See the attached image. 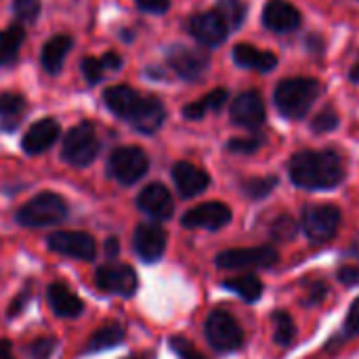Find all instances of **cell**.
<instances>
[{
	"label": "cell",
	"instance_id": "cell-11",
	"mask_svg": "<svg viewBox=\"0 0 359 359\" xmlns=\"http://www.w3.org/2000/svg\"><path fill=\"white\" fill-rule=\"evenodd\" d=\"M97 286L105 292L111 294H122V297H133L139 280L137 273L130 265L126 263H109L97 269Z\"/></svg>",
	"mask_w": 359,
	"mask_h": 359
},
{
	"label": "cell",
	"instance_id": "cell-35",
	"mask_svg": "<svg viewBox=\"0 0 359 359\" xmlns=\"http://www.w3.org/2000/svg\"><path fill=\"white\" fill-rule=\"evenodd\" d=\"M80 69H82L84 80H86L90 86L99 84V82L103 80V74H105V67H103L101 59H95V57H84Z\"/></svg>",
	"mask_w": 359,
	"mask_h": 359
},
{
	"label": "cell",
	"instance_id": "cell-14",
	"mask_svg": "<svg viewBox=\"0 0 359 359\" xmlns=\"http://www.w3.org/2000/svg\"><path fill=\"white\" fill-rule=\"evenodd\" d=\"M133 248L145 263H156L166 250V231L156 223H143L135 229Z\"/></svg>",
	"mask_w": 359,
	"mask_h": 359
},
{
	"label": "cell",
	"instance_id": "cell-3",
	"mask_svg": "<svg viewBox=\"0 0 359 359\" xmlns=\"http://www.w3.org/2000/svg\"><path fill=\"white\" fill-rule=\"evenodd\" d=\"M65 217H67L65 200L59 194L42 191L17 212V223L23 227H48L61 223Z\"/></svg>",
	"mask_w": 359,
	"mask_h": 359
},
{
	"label": "cell",
	"instance_id": "cell-32",
	"mask_svg": "<svg viewBox=\"0 0 359 359\" xmlns=\"http://www.w3.org/2000/svg\"><path fill=\"white\" fill-rule=\"evenodd\" d=\"M278 177H252L242 183V191L250 200H263L278 187Z\"/></svg>",
	"mask_w": 359,
	"mask_h": 359
},
{
	"label": "cell",
	"instance_id": "cell-2",
	"mask_svg": "<svg viewBox=\"0 0 359 359\" xmlns=\"http://www.w3.org/2000/svg\"><path fill=\"white\" fill-rule=\"evenodd\" d=\"M320 93H322V84L316 78H286L278 84L273 93V101L284 118L301 120L309 114Z\"/></svg>",
	"mask_w": 359,
	"mask_h": 359
},
{
	"label": "cell",
	"instance_id": "cell-42",
	"mask_svg": "<svg viewBox=\"0 0 359 359\" xmlns=\"http://www.w3.org/2000/svg\"><path fill=\"white\" fill-rule=\"evenodd\" d=\"M339 282L345 286H358L359 284V267L358 265H345L339 269Z\"/></svg>",
	"mask_w": 359,
	"mask_h": 359
},
{
	"label": "cell",
	"instance_id": "cell-38",
	"mask_svg": "<svg viewBox=\"0 0 359 359\" xmlns=\"http://www.w3.org/2000/svg\"><path fill=\"white\" fill-rule=\"evenodd\" d=\"M170 347L179 355V359H204V355L183 337H172L170 339Z\"/></svg>",
	"mask_w": 359,
	"mask_h": 359
},
{
	"label": "cell",
	"instance_id": "cell-23",
	"mask_svg": "<svg viewBox=\"0 0 359 359\" xmlns=\"http://www.w3.org/2000/svg\"><path fill=\"white\" fill-rule=\"evenodd\" d=\"M139 97L141 95L137 90H133L130 86H109L103 93V99H105V105L109 107V111L124 120H128V116L133 114Z\"/></svg>",
	"mask_w": 359,
	"mask_h": 359
},
{
	"label": "cell",
	"instance_id": "cell-41",
	"mask_svg": "<svg viewBox=\"0 0 359 359\" xmlns=\"http://www.w3.org/2000/svg\"><path fill=\"white\" fill-rule=\"evenodd\" d=\"M137 6L145 13H154V15H162L168 11L170 0H137Z\"/></svg>",
	"mask_w": 359,
	"mask_h": 359
},
{
	"label": "cell",
	"instance_id": "cell-45",
	"mask_svg": "<svg viewBox=\"0 0 359 359\" xmlns=\"http://www.w3.org/2000/svg\"><path fill=\"white\" fill-rule=\"evenodd\" d=\"M118 250H120L118 240H116V238H109V240H107V244H105V252H107V257H109V259H114V257L118 255Z\"/></svg>",
	"mask_w": 359,
	"mask_h": 359
},
{
	"label": "cell",
	"instance_id": "cell-22",
	"mask_svg": "<svg viewBox=\"0 0 359 359\" xmlns=\"http://www.w3.org/2000/svg\"><path fill=\"white\" fill-rule=\"evenodd\" d=\"M233 61L242 67L257 72H271L278 65V57L269 50H259L252 44H236Z\"/></svg>",
	"mask_w": 359,
	"mask_h": 359
},
{
	"label": "cell",
	"instance_id": "cell-5",
	"mask_svg": "<svg viewBox=\"0 0 359 359\" xmlns=\"http://www.w3.org/2000/svg\"><path fill=\"white\" fill-rule=\"evenodd\" d=\"M204 332H206V341L210 343V347L223 353L238 351L244 345V332L240 324L236 322L231 313L223 309H217L208 316Z\"/></svg>",
	"mask_w": 359,
	"mask_h": 359
},
{
	"label": "cell",
	"instance_id": "cell-46",
	"mask_svg": "<svg viewBox=\"0 0 359 359\" xmlns=\"http://www.w3.org/2000/svg\"><path fill=\"white\" fill-rule=\"evenodd\" d=\"M0 359H13V355H11V343L8 341H0Z\"/></svg>",
	"mask_w": 359,
	"mask_h": 359
},
{
	"label": "cell",
	"instance_id": "cell-40",
	"mask_svg": "<svg viewBox=\"0 0 359 359\" xmlns=\"http://www.w3.org/2000/svg\"><path fill=\"white\" fill-rule=\"evenodd\" d=\"M326 294H328V286L324 284V282H311V286L307 288V297L303 299V305H320L324 299H326Z\"/></svg>",
	"mask_w": 359,
	"mask_h": 359
},
{
	"label": "cell",
	"instance_id": "cell-28",
	"mask_svg": "<svg viewBox=\"0 0 359 359\" xmlns=\"http://www.w3.org/2000/svg\"><path fill=\"white\" fill-rule=\"evenodd\" d=\"M223 286L227 290H231L233 294H238L240 299H244L246 303H255L263 297V282L257 278V276H238V278H231L227 282H223Z\"/></svg>",
	"mask_w": 359,
	"mask_h": 359
},
{
	"label": "cell",
	"instance_id": "cell-13",
	"mask_svg": "<svg viewBox=\"0 0 359 359\" xmlns=\"http://www.w3.org/2000/svg\"><path fill=\"white\" fill-rule=\"evenodd\" d=\"M189 32L200 44L219 46V44H223L227 40L231 29L227 27L225 19L217 11H206V13L194 15L189 19Z\"/></svg>",
	"mask_w": 359,
	"mask_h": 359
},
{
	"label": "cell",
	"instance_id": "cell-1",
	"mask_svg": "<svg viewBox=\"0 0 359 359\" xmlns=\"http://www.w3.org/2000/svg\"><path fill=\"white\" fill-rule=\"evenodd\" d=\"M290 181L309 191L334 189L345 179L343 160L332 149H303L290 158Z\"/></svg>",
	"mask_w": 359,
	"mask_h": 359
},
{
	"label": "cell",
	"instance_id": "cell-30",
	"mask_svg": "<svg viewBox=\"0 0 359 359\" xmlns=\"http://www.w3.org/2000/svg\"><path fill=\"white\" fill-rule=\"evenodd\" d=\"M215 11L225 19L229 29H238L246 19V2L244 0H219Z\"/></svg>",
	"mask_w": 359,
	"mask_h": 359
},
{
	"label": "cell",
	"instance_id": "cell-15",
	"mask_svg": "<svg viewBox=\"0 0 359 359\" xmlns=\"http://www.w3.org/2000/svg\"><path fill=\"white\" fill-rule=\"evenodd\" d=\"M231 120L242 128H259L265 122V101L261 93H240L231 103Z\"/></svg>",
	"mask_w": 359,
	"mask_h": 359
},
{
	"label": "cell",
	"instance_id": "cell-29",
	"mask_svg": "<svg viewBox=\"0 0 359 359\" xmlns=\"http://www.w3.org/2000/svg\"><path fill=\"white\" fill-rule=\"evenodd\" d=\"M225 101H227V90H225V88H217V90L208 93L204 99L185 105V107H183V116H185L187 120H200V118L206 116V111H210V109H212V111L221 109V107L225 105Z\"/></svg>",
	"mask_w": 359,
	"mask_h": 359
},
{
	"label": "cell",
	"instance_id": "cell-12",
	"mask_svg": "<svg viewBox=\"0 0 359 359\" xmlns=\"http://www.w3.org/2000/svg\"><path fill=\"white\" fill-rule=\"evenodd\" d=\"M231 223V208L223 202H204L187 210L181 225L187 229H221Z\"/></svg>",
	"mask_w": 359,
	"mask_h": 359
},
{
	"label": "cell",
	"instance_id": "cell-4",
	"mask_svg": "<svg viewBox=\"0 0 359 359\" xmlns=\"http://www.w3.org/2000/svg\"><path fill=\"white\" fill-rule=\"evenodd\" d=\"M149 168L147 154L137 145L118 147L107 162V172L114 181L122 185H135Z\"/></svg>",
	"mask_w": 359,
	"mask_h": 359
},
{
	"label": "cell",
	"instance_id": "cell-39",
	"mask_svg": "<svg viewBox=\"0 0 359 359\" xmlns=\"http://www.w3.org/2000/svg\"><path fill=\"white\" fill-rule=\"evenodd\" d=\"M55 347H57L55 339H38L27 347V355L29 359H48L55 351Z\"/></svg>",
	"mask_w": 359,
	"mask_h": 359
},
{
	"label": "cell",
	"instance_id": "cell-21",
	"mask_svg": "<svg viewBox=\"0 0 359 359\" xmlns=\"http://www.w3.org/2000/svg\"><path fill=\"white\" fill-rule=\"evenodd\" d=\"M48 305L59 318H78L84 311V303L65 286V284H50L46 290Z\"/></svg>",
	"mask_w": 359,
	"mask_h": 359
},
{
	"label": "cell",
	"instance_id": "cell-10",
	"mask_svg": "<svg viewBox=\"0 0 359 359\" xmlns=\"http://www.w3.org/2000/svg\"><path fill=\"white\" fill-rule=\"evenodd\" d=\"M48 248L57 255H65L78 261H93L97 257L95 240L84 231H55L46 240Z\"/></svg>",
	"mask_w": 359,
	"mask_h": 359
},
{
	"label": "cell",
	"instance_id": "cell-48",
	"mask_svg": "<svg viewBox=\"0 0 359 359\" xmlns=\"http://www.w3.org/2000/svg\"><path fill=\"white\" fill-rule=\"evenodd\" d=\"M130 359H141V358H130Z\"/></svg>",
	"mask_w": 359,
	"mask_h": 359
},
{
	"label": "cell",
	"instance_id": "cell-7",
	"mask_svg": "<svg viewBox=\"0 0 359 359\" xmlns=\"http://www.w3.org/2000/svg\"><path fill=\"white\" fill-rule=\"evenodd\" d=\"M341 225V210L332 204H316L303 210V229L311 244H326Z\"/></svg>",
	"mask_w": 359,
	"mask_h": 359
},
{
	"label": "cell",
	"instance_id": "cell-8",
	"mask_svg": "<svg viewBox=\"0 0 359 359\" xmlns=\"http://www.w3.org/2000/svg\"><path fill=\"white\" fill-rule=\"evenodd\" d=\"M280 261L278 250L271 246L257 248H231L217 255V267L221 269H255V267H271Z\"/></svg>",
	"mask_w": 359,
	"mask_h": 359
},
{
	"label": "cell",
	"instance_id": "cell-31",
	"mask_svg": "<svg viewBox=\"0 0 359 359\" xmlns=\"http://www.w3.org/2000/svg\"><path fill=\"white\" fill-rule=\"evenodd\" d=\"M271 320H273V341L282 347L292 345V341L297 337V328H294L292 318L286 311H276L271 316Z\"/></svg>",
	"mask_w": 359,
	"mask_h": 359
},
{
	"label": "cell",
	"instance_id": "cell-19",
	"mask_svg": "<svg viewBox=\"0 0 359 359\" xmlns=\"http://www.w3.org/2000/svg\"><path fill=\"white\" fill-rule=\"evenodd\" d=\"M59 124L53 120V118H42L38 120L36 124L29 126V130L23 135V141H21V147L25 154L29 156H38L42 151H46L59 137Z\"/></svg>",
	"mask_w": 359,
	"mask_h": 359
},
{
	"label": "cell",
	"instance_id": "cell-18",
	"mask_svg": "<svg viewBox=\"0 0 359 359\" xmlns=\"http://www.w3.org/2000/svg\"><path fill=\"white\" fill-rule=\"evenodd\" d=\"M263 23L271 32L286 34L301 25V13L288 0H269L263 11Z\"/></svg>",
	"mask_w": 359,
	"mask_h": 359
},
{
	"label": "cell",
	"instance_id": "cell-47",
	"mask_svg": "<svg viewBox=\"0 0 359 359\" xmlns=\"http://www.w3.org/2000/svg\"><path fill=\"white\" fill-rule=\"evenodd\" d=\"M349 78H351L353 82H358V84H359V63H358V65H353V69H351Z\"/></svg>",
	"mask_w": 359,
	"mask_h": 359
},
{
	"label": "cell",
	"instance_id": "cell-16",
	"mask_svg": "<svg viewBox=\"0 0 359 359\" xmlns=\"http://www.w3.org/2000/svg\"><path fill=\"white\" fill-rule=\"evenodd\" d=\"M164 118H166V109H164L160 99H156V97H139L133 114L128 116V122L141 135H151L164 124Z\"/></svg>",
	"mask_w": 359,
	"mask_h": 359
},
{
	"label": "cell",
	"instance_id": "cell-26",
	"mask_svg": "<svg viewBox=\"0 0 359 359\" xmlns=\"http://www.w3.org/2000/svg\"><path fill=\"white\" fill-rule=\"evenodd\" d=\"M23 38H25V32L17 23L0 32V67H8L17 61Z\"/></svg>",
	"mask_w": 359,
	"mask_h": 359
},
{
	"label": "cell",
	"instance_id": "cell-33",
	"mask_svg": "<svg viewBox=\"0 0 359 359\" xmlns=\"http://www.w3.org/2000/svg\"><path fill=\"white\" fill-rule=\"evenodd\" d=\"M337 126H339V114H337V109H332V107H324V109L311 120V128H313V133H318V135L330 133V130H334Z\"/></svg>",
	"mask_w": 359,
	"mask_h": 359
},
{
	"label": "cell",
	"instance_id": "cell-17",
	"mask_svg": "<svg viewBox=\"0 0 359 359\" xmlns=\"http://www.w3.org/2000/svg\"><path fill=\"white\" fill-rule=\"evenodd\" d=\"M137 206L141 212H145L147 217L156 219V221H166L172 217V196L170 191L162 185V183H151L147 187L141 189L139 198H137Z\"/></svg>",
	"mask_w": 359,
	"mask_h": 359
},
{
	"label": "cell",
	"instance_id": "cell-27",
	"mask_svg": "<svg viewBox=\"0 0 359 359\" xmlns=\"http://www.w3.org/2000/svg\"><path fill=\"white\" fill-rule=\"evenodd\" d=\"M126 337V330L120 326V324H109V326H103L99 328L90 339H88V345H86V353H97V351H105V349H111V347H118Z\"/></svg>",
	"mask_w": 359,
	"mask_h": 359
},
{
	"label": "cell",
	"instance_id": "cell-9",
	"mask_svg": "<svg viewBox=\"0 0 359 359\" xmlns=\"http://www.w3.org/2000/svg\"><path fill=\"white\" fill-rule=\"evenodd\" d=\"M166 59H168V65L183 80H198V78H202L206 74L208 65H210V57H208L206 50L183 46V44L170 46L168 53H166Z\"/></svg>",
	"mask_w": 359,
	"mask_h": 359
},
{
	"label": "cell",
	"instance_id": "cell-43",
	"mask_svg": "<svg viewBox=\"0 0 359 359\" xmlns=\"http://www.w3.org/2000/svg\"><path fill=\"white\" fill-rule=\"evenodd\" d=\"M345 328H347L349 334H359V299L353 301V305H351V309H349Z\"/></svg>",
	"mask_w": 359,
	"mask_h": 359
},
{
	"label": "cell",
	"instance_id": "cell-36",
	"mask_svg": "<svg viewBox=\"0 0 359 359\" xmlns=\"http://www.w3.org/2000/svg\"><path fill=\"white\" fill-rule=\"evenodd\" d=\"M13 11H15L17 19L32 23L40 15V0H15L13 2Z\"/></svg>",
	"mask_w": 359,
	"mask_h": 359
},
{
	"label": "cell",
	"instance_id": "cell-24",
	"mask_svg": "<svg viewBox=\"0 0 359 359\" xmlns=\"http://www.w3.org/2000/svg\"><path fill=\"white\" fill-rule=\"evenodd\" d=\"M72 48V38L69 36H55L50 38L44 48H42V65L48 74H57L63 67V61Z\"/></svg>",
	"mask_w": 359,
	"mask_h": 359
},
{
	"label": "cell",
	"instance_id": "cell-20",
	"mask_svg": "<svg viewBox=\"0 0 359 359\" xmlns=\"http://www.w3.org/2000/svg\"><path fill=\"white\" fill-rule=\"evenodd\" d=\"M172 179L183 198H194L202 194L210 183V177L191 162H177L172 166Z\"/></svg>",
	"mask_w": 359,
	"mask_h": 359
},
{
	"label": "cell",
	"instance_id": "cell-44",
	"mask_svg": "<svg viewBox=\"0 0 359 359\" xmlns=\"http://www.w3.org/2000/svg\"><path fill=\"white\" fill-rule=\"evenodd\" d=\"M101 63H103V67L105 69H111V72H116V69H120L122 67V57L118 55V53H105L103 57H101Z\"/></svg>",
	"mask_w": 359,
	"mask_h": 359
},
{
	"label": "cell",
	"instance_id": "cell-34",
	"mask_svg": "<svg viewBox=\"0 0 359 359\" xmlns=\"http://www.w3.org/2000/svg\"><path fill=\"white\" fill-rule=\"evenodd\" d=\"M297 229H299V225L294 223V219L288 217V215H284V217H280V219L273 223V227H271V238L278 240V242H288V240H292V238L297 236Z\"/></svg>",
	"mask_w": 359,
	"mask_h": 359
},
{
	"label": "cell",
	"instance_id": "cell-6",
	"mask_svg": "<svg viewBox=\"0 0 359 359\" xmlns=\"http://www.w3.org/2000/svg\"><path fill=\"white\" fill-rule=\"evenodd\" d=\"M97 154H99V139L90 122H82L67 133L61 149V156L67 164L88 166L97 158Z\"/></svg>",
	"mask_w": 359,
	"mask_h": 359
},
{
	"label": "cell",
	"instance_id": "cell-37",
	"mask_svg": "<svg viewBox=\"0 0 359 359\" xmlns=\"http://www.w3.org/2000/svg\"><path fill=\"white\" fill-rule=\"evenodd\" d=\"M261 145H263L261 137H240V139H231L227 143V149L231 154H255Z\"/></svg>",
	"mask_w": 359,
	"mask_h": 359
},
{
	"label": "cell",
	"instance_id": "cell-25",
	"mask_svg": "<svg viewBox=\"0 0 359 359\" xmlns=\"http://www.w3.org/2000/svg\"><path fill=\"white\" fill-rule=\"evenodd\" d=\"M25 114V99L17 93L0 95V124L4 130H15Z\"/></svg>",
	"mask_w": 359,
	"mask_h": 359
}]
</instances>
